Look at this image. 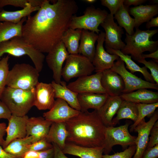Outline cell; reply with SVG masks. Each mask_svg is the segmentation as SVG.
Masks as SVG:
<instances>
[{
    "instance_id": "1",
    "label": "cell",
    "mask_w": 158,
    "mask_h": 158,
    "mask_svg": "<svg viewBox=\"0 0 158 158\" xmlns=\"http://www.w3.org/2000/svg\"><path fill=\"white\" fill-rule=\"evenodd\" d=\"M43 0L39 10L30 16L22 27V37L38 51L48 53L61 41L78 10L74 0Z\"/></svg>"
},
{
    "instance_id": "2",
    "label": "cell",
    "mask_w": 158,
    "mask_h": 158,
    "mask_svg": "<svg viewBox=\"0 0 158 158\" xmlns=\"http://www.w3.org/2000/svg\"><path fill=\"white\" fill-rule=\"evenodd\" d=\"M65 123L68 132L66 142L85 147H103L107 127L97 110L80 111Z\"/></svg>"
},
{
    "instance_id": "3",
    "label": "cell",
    "mask_w": 158,
    "mask_h": 158,
    "mask_svg": "<svg viewBox=\"0 0 158 158\" xmlns=\"http://www.w3.org/2000/svg\"><path fill=\"white\" fill-rule=\"evenodd\" d=\"M158 32V29L141 30L136 29L132 35L126 34V45L121 50L125 54L130 55L131 58L138 61L141 58L143 53L153 52L158 49V41L152 40V37Z\"/></svg>"
},
{
    "instance_id": "4",
    "label": "cell",
    "mask_w": 158,
    "mask_h": 158,
    "mask_svg": "<svg viewBox=\"0 0 158 158\" xmlns=\"http://www.w3.org/2000/svg\"><path fill=\"white\" fill-rule=\"evenodd\" d=\"M34 90H24L7 86L1 101L7 106L12 114L24 116L34 106Z\"/></svg>"
},
{
    "instance_id": "5",
    "label": "cell",
    "mask_w": 158,
    "mask_h": 158,
    "mask_svg": "<svg viewBox=\"0 0 158 158\" xmlns=\"http://www.w3.org/2000/svg\"><path fill=\"white\" fill-rule=\"evenodd\" d=\"M5 54L16 57L28 56L39 72L43 68L45 56L34 48L22 37H16L0 44V59Z\"/></svg>"
},
{
    "instance_id": "6",
    "label": "cell",
    "mask_w": 158,
    "mask_h": 158,
    "mask_svg": "<svg viewBox=\"0 0 158 158\" xmlns=\"http://www.w3.org/2000/svg\"><path fill=\"white\" fill-rule=\"evenodd\" d=\"M39 73L35 67L30 64H16L9 70L6 86L24 90H32L39 82Z\"/></svg>"
},
{
    "instance_id": "7",
    "label": "cell",
    "mask_w": 158,
    "mask_h": 158,
    "mask_svg": "<svg viewBox=\"0 0 158 158\" xmlns=\"http://www.w3.org/2000/svg\"><path fill=\"white\" fill-rule=\"evenodd\" d=\"M108 13L105 10L96 8L93 5L88 6L83 15L78 16L75 15L73 17L69 28L87 30L98 34L101 31L98 29L99 26Z\"/></svg>"
},
{
    "instance_id": "8",
    "label": "cell",
    "mask_w": 158,
    "mask_h": 158,
    "mask_svg": "<svg viewBox=\"0 0 158 158\" xmlns=\"http://www.w3.org/2000/svg\"><path fill=\"white\" fill-rule=\"evenodd\" d=\"M129 124L126 123L117 127H106L103 146L104 154H109L115 145H120L124 150L128 146L135 145L136 137L130 133L128 130Z\"/></svg>"
},
{
    "instance_id": "9",
    "label": "cell",
    "mask_w": 158,
    "mask_h": 158,
    "mask_svg": "<svg viewBox=\"0 0 158 158\" xmlns=\"http://www.w3.org/2000/svg\"><path fill=\"white\" fill-rule=\"evenodd\" d=\"M94 70L92 63L87 58L79 54H69L62 68L61 76L68 81L73 78L91 75Z\"/></svg>"
},
{
    "instance_id": "10",
    "label": "cell",
    "mask_w": 158,
    "mask_h": 158,
    "mask_svg": "<svg viewBox=\"0 0 158 158\" xmlns=\"http://www.w3.org/2000/svg\"><path fill=\"white\" fill-rule=\"evenodd\" d=\"M111 69L120 75L123 80L125 87L123 93H129L142 88L158 90V85L144 80L129 72L125 63L120 58L114 62Z\"/></svg>"
},
{
    "instance_id": "11",
    "label": "cell",
    "mask_w": 158,
    "mask_h": 158,
    "mask_svg": "<svg viewBox=\"0 0 158 158\" xmlns=\"http://www.w3.org/2000/svg\"><path fill=\"white\" fill-rule=\"evenodd\" d=\"M114 15L108 13L100 25L105 31L104 42L106 49L121 50L126 45L121 40L124 31L122 28L114 22Z\"/></svg>"
},
{
    "instance_id": "12",
    "label": "cell",
    "mask_w": 158,
    "mask_h": 158,
    "mask_svg": "<svg viewBox=\"0 0 158 158\" xmlns=\"http://www.w3.org/2000/svg\"><path fill=\"white\" fill-rule=\"evenodd\" d=\"M102 72L86 75L79 78L69 83L67 87L78 94L93 93H107L101 83Z\"/></svg>"
},
{
    "instance_id": "13",
    "label": "cell",
    "mask_w": 158,
    "mask_h": 158,
    "mask_svg": "<svg viewBox=\"0 0 158 158\" xmlns=\"http://www.w3.org/2000/svg\"><path fill=\"white\" fill-rule=\"evenodd\" d=\"M69 54L61 41L48 53L45 59L48 66L53 73L54 81L60 84L61 82L62 66Z\"/></svg>"
},
{
    "instance_id": "14",
    "label": "cell",
    "mask_w": 158,
    "mask_h": 158,
    "mask_svg": "<svg viewBox=\"0 0 158 158\" xmlns=\"http://www.w3.org/2000/svg\"><path fill=\"white\" fill-rule=\"evenodd\" d=\"M104 40L105 33L101 31L98 34L95 53L92 62L96 73L102 72L111 69L114 61L119 58L118 55L111 54L105 50L103 45Z\"/></svg>"
},
{
    "instance_id": "15",
    "label": "cell",
    "mask_w": 158,
    "mask_h": 158,
    "mask_svg": "<svg viewBox=\"0 0 158 158\" xmlns=\"http://www.w3.org/2000/svg\"><path fill=\"white\" fill-rule=\"evenodd\" d=\"M158 119V111H155L147 122L145 118L136 126L133 131L138 133L135 140L136 146L135 152L133 158H141L146 149L149 140L150 130Z\"/></svg>"
},
{
    "instance_id": "16",
    "label": "cell",
    "mask_w": 158,
    "mask_h": 158,
    "mask_svg": "<svg viewBox=\"0 0 158 158\" xmlns=\"http://www.w3.org/2000/svg\"><path fill=\"white\" fill-rule=\"evenodd\" d=\"M80 111L71 107L64 100L57 98L51 109L43 113V117L52 122H65Z\"/></svg>"
},
{
    "instance_id": "17",
    "label": "cell",
    "mask_w": 158,
    "mask_h": 158,
    "mask_svg": "<svg viewBox=\"0 0 158 158\" xmlns=\"http://www.w3.org/2000/svg\"><path fill=\"white\" fill-rule=\"evenodd\" d=\"M34 106L39 110H50L54 103L55 94L51 83L38 82L34 90Z\"/></svg>"
},
{
    "instance_id": "18",
    "label": "cell",
    "mask_w": 158,
    "mask_h": 158,
    "mask_svg": "<svg viewBox=\"0 0 158 158\" xmlns=\"http://www.w3.org/2000/svg\"><path fill=\"white\" fill-rule=\"evenodd\" d=\"M28 118L27 115L19 116L12 114L6 128L7 136L2 146L3 149L13 140L26 137V123Z\"/></svg>"
},
{
    "instance_id": "19",
    "label": "cell",
    "mask_w": 158,
    "mask_h": 158,
    "mask_svg": "<svg viewBox=\"0 0 158 158\" xmlns=\"http://www.w3.org/2000/svg\"><path fill=\"white\" fill-rule=\"evenodd\" d=\"M101 83L106 93L109 96H120L123 93L125 85L122 78L111 69L102 72Z\"/></svg>"
},
{
    "instance_id": "20",
    "label": "cell",
    "mask_w": 158,
    "mask_h": 158,
    "mask_svg": "<svg viewBox=\"0 0 158 158\" xmlns=\"http://www.w3.org/2000/svg\"><path fill=\"white\" fill-rule=\"evenodd\" d=\"M52 123L41 116L29 118L26 123V136H34L35 142L45 138Z\"/></svg>"
},
{
    "instance_id": "21",
    "label": "cell",
    "mask_w": 158,
    "mask_h": 158,
    "mask_svg": "<svg viewBox=\"0 0 158 158\" xmlns=\"http://www.w3.org/2000/svg\"><path fill=\"white\" fill-rule=\"evenodd\" d=\"M123 99L120 96H109L106 102L97 113L106 126H112L113 117L116 114Z\"/></svg>"
},
{
    "instance_id": "22",
    "label": "cell",
    "mask_w": 158,
    "mask_h": 158,
    "mask_svg": "<svg viewBox=\"0 0 158 158\" xmlns=\"http://www.w3.org/2000/svg\"><path fill=\"white\" fill-rule=\"evenodd\" d=\"M62 150L65 154L74 155L80 158H103L104 147H85L73 143L66 142Z\"/></svg>"
},
{
    "instance_id": "23",
    "label": "cell",
    "mask_w": 158,
    "mask_h": 158,
    "mask_svg": "<svg viewBox=\"0 0 158 158\" xmlns=\"http://www.w3.org/2000/svg\"><path fill=\"white\" fill-rule=\"evenodd\" d=\"M129 13L135 19V28H139L142 23L150 21L158 13V4L141 5L129 8Z\"/></svg>"
},
{
    "instance_id": "24",
    "label": "cell",
    "mask_w": 158,
    "mask_h": 158,
    "mask_svg": "<svg viewBox=\"0 0 158 158\" xmlns=\"http://www.w3.org/2000/svg\"><path fill=\"white\" fill-rule=\"evenodd\" d=\"M109 95L107 93H93L78 94V98L81 112L89 109L98 110L104 103Z\"/></svg>"
},
{
    "instance_id": "25",
    "label": "cell",
    "mask_w": 158,
    "mask_h": 158,
    "mask_svg": "<svg viewBox=\"0 0 158 158\" xmlns=\"http://www.w3.org/2000/svg\"><path fill=\"white\" fill-rule=\"evenodd\" d=\"M98 34L87 30H82L78 54L87 58L92 63L95 51V44Z\"/></svg>"
},
{
    "instance_id": "26",
    "label": "cell",
    "mask_w": 158,
    "mask_h": 158,
    "mask_svg": "<svg viewBox=\"0 0 158 158\" xmlns=\"http://www.w3.org/2000/svg\"><path fill=\"white\" fill-rule=\"evenodd\" d=\"M51 83L54 90L55 98L64 100L71 107L80 111L78 98V93L69 89L65 82L61 81L60 84H58L53 81Z\"/></svg>"
},
{
    "instance_id": "27",
    "label": "cell",
    "mask_w": 158,
    "mask_h": 158,
    "mask_svg": "<svg viewBox=\"0 0 158 158\" xmlns=\"http://www.w3.org/2000/svg\"><path fill=\"white\" fill-rule=\"evenodd\" d=\"M120 96L123 100L136 103L152 104L158 102V92L142 88L135 91L122 93Z\"/></svg>"
},
{
    "instance_id": "28",
    "label": "cell",
    "mask_w": 158,
    "mask_h": 158,
    "mask_svg": "<svg viewBox=\"0 0 158 158\" xmlns=\"http://www.w3.org/2000/svg\"><path fill=\"white\" fill-rule=\"evenodd\" d=\"M68 135L65 122H53L45 138L48 142L55 143L62 150L65 145Z\"/></svg>"
},
{
    "instance_id": "29",
    "label": "cell",
    "mask_w": 158,
    "mask_h": 158,
    "mask_svg": "<svg viewBox=\"0 0 158 158\" xmlns=\"http://www.w3.org/2000/svg\"><path fill=\"white\" fill-rule=\"evenodd\" d=\"M106 51L111 54L118 55L126 64V68L128 69L132 74H134L136 72H140L143 75L146 81L155 83L151 74L148 71L147 68L145 66L142 67L139 66L131 59L130 56L124 54L120 50L107 48Z\"/></svg>"
},
{
    "instance_id": "30",
    "label": "cell",
    "mask_w": 158,
    "mask_h": 158,
    "mask_svg": "<svg viewBox=\"0 0 158 158\" xmlns=\"http://www.w3.org/2000/svg\"><path fill=\"white\" fill-rule=\"evenodd\" d=\"M40 6H34L28 3L22 9L14 11H8L2 9L0 11V22H8L13 23L19 22L23 18L30 16L32 12L37 11Z\"/></svg>"
},
{
    "instance_id": "31",
    "label": "cell",
    "mask_w": 158,
    "mask_h": 158,
    "mask_svg": "<svg viewBox=\"0 0 158 158\" xmlns=\"http://www.w3.org/2000/svg\"><path fill=\"white\" fill-rule=\"evenodd\" d=\"M35 142L32 136L15 139L12 141L4 150L7 153L17 157L23 158L29 151V145Z\"/></svg>"
},
{
    "instance_id": "32",
    "label": "cell",
    "mask_w": 158,
    "mask_h": 158,
    "mask_svg": "<svg viewBox=\"0 0 158 158\" xmlns=\"http://www.w3.org/2000/svg\"><path fill=\"white\" fill-rule=\"evenodd\" d=\"M27 17L17 23L0 22V44L16 37H22V27Z\"/></svg>"
},
{
    "instance_id": "33",
    "label": "cell",
    "mask_w": 158,
    "mask_h": 158,
    "mask_svg": "<svg viewBox=\"0 0 158 158\" xmlns=\"http://www.w3.org/2000/svg\"><path fill=\"white\" fill-rule=\"evenodd\" d=\"M116 114V116L112 120V126L119 123L120 120L123 119H131L134 123L136 121L138 115L137 104L123 100Z\"/></svg>"
},
{
    "instance_id": "34",
    "label": "cell",
    "mask_w": 158,
    "mask_h": 158,
    "mask_svg": "<svg viewBox=\"0 0 158 158\" xmlns=\"http://www.w3.org/2000/svg\"><path fill=\"white\" fill-rule=\"evenodd\" d=\"M82 30L69 28L63 36L61 41L69 54H78V49Z\"/></svg>"
},
{
    "instance_id": "35",
    "label": "cell",
    "mask_w": 158,
    "mask_h": 158,
    "mask_svg": "<svg viewBox=\"0 0 158 158\" xmlns=\"http://www.w3.org/2000/svg\"><path fill=\"white\" fill-rule=\"evenodd\" d=\"M129 8L125 7L123 2L114 15V18L116 20L119 26L125 29L126 33L131 35L134 32L135 21L130 15Z\"/></svg>"
},
{
    "instance_id": "36",
    "label": "cell",
    "mask_w": 158,
    "mask_h": 158,
    "mask_svg": "<svg viewBox=\"0 0 158 158\" xmlns=\"http://www.w3.org/2000/svg\"><path fill=\"white\" fill-rule=\"evenodd\" d=\"M138 115L136 121L130 126V130L133 131L138 124L146 116L150 117L158 107V102L152 104H137Z\"/></svg>"
},
{
    "instance_id": "37",
    "label": "cell",
    "mask_w": 158,
    "mask_h": 158,
    "mask_svg": "<svg viewBox=\"0 0 158 158\" xmlns=\"http://www.w3.org/2000/svg\"><path fill=\"white\" fill-rule=\"evenodd\" d=\"M9 58V56H7L0 59V101L6 86L7 79L9 70L8 63Z\"/></svg>"
},
{
    "instance_id": "38",
    "label": "cell",
    "mask_w": 158,
    "mask_h": 158,
    "mask_svg": "<svg viewBox=\"0 0 158 158\" xmlns=\"http://www.w3.org/2000/svg\"><path fill=\"white\" fill-rule=\"evenodd\" d=\"M43 0H0V7L7 5L23 8L28 3H31L34 6H40Z\"/></svg>"
},
{
    "instance_id": "39",
    "label": "cell",
    "mask_w": 158,
    "mask_h": 158,
    "mask_svg": "<svg viewBox=\"0 0 158 158\" xmlns=\"http://www.w3.org/2000/svg\"><path fill=\"white\" fill-rule=\"evenodd\" d=\"M139 63L143 64L147 68L150 70V74L152 78L156 83L158 85V63L152 60L147 61L145 59L142 58L138 61Z\"/></svg>"
},
{
    "instance_id": "40",
    "label": "cell",
    "mask_w": 158,
    "mask_h": 158,
    "mask_svg": "<svg viewBox=\"0 0 158 158\" xmlns=\"http://www.w3.org/2000/svg\"><path fill=\"white\" fill-rule=\"evenodd\" d=\"M136 150L135 145L130 146L123 151L117 152L112 155H103V158H132Z\"/></svg>"
},
{
    "instance_id": "41",
    "label": "cell",
    "mask_w": 158,
    "mask_h": 158,
    "mask_svg": "<svg viewBox=\"0 0 158 158\" xmlns=\"http://www.w3.org/2000/svg\"><path fill=\"white\" fill-rule=\"evenodd\" d=\"M28 147L29 151L39 152L51 148L53 146L44 138L29 145Z\"/></svg>"
},
{
    "instance_id": "42",
    "label": "cell",
    "mask_w": 158,
    "mask_h": 158,
    "mask_svg": "<svg viewBox=\"0 0 158 158\" xmlns=\"http://www.w3.org/2000/svg\"><path fill=\"white\" fill-rule=\"evenodd\" d=\"M101 4L107 8L110 13L114 15L124 0H101Z\"/></svg>"
},
{
    "instance_id": "43",
    "label": "cell",
    "mask_w": 158,
    "mask_h": 158,
    "mask_svg": "<svg viewBox=\"0 0 158 158\" xmlns=\"http://www.w3.org/2000/svg\"><path fill=\"white\" fill-rule=\"evenodd\" d=\"M150 136L149 139L147 148L152 147L158 144V121L154 124L150 132Z\"/></svg>"
},
{
    "instance_id": "44",
    "label": "cell",
    "mask_w": 158,
    "mask_h": 158,
    "mask_svg": "<svg viewBox=\"0 0 158 158\" xmlns=\"http://www.w3.org/2000/svg\"><path fill=\"white\" fill-rule=\"evenodd\" d=\"M158 157V144L153 147L146 149L141 158H157Z\"/></svg>"
},
{
    "instance_id": "45",
    "label": "cell",
    "mask_w": 158,
    "mask_h": 158,
    "mask_svg": "<svg viewBox=\"0 0 158 158\" xmlns=\"http://www.w3.org/2000/svg\"><path fill=\"white\" fill-rule=\"evenodd\" d=\"M12 114L5 104L0 101V119L2 118L7 119L10 118Z\"/></svg>"
},
{
    "instance_id": "46",
    "label": "cell",
    "mask_w": 158,
    "mask_h": 158,
    "mask_svg": "<svg viewBox=\"0 0 158 158\" xmlns=\"http://www.w3.org/2000/svg\"><path fill=\"white\" fill-rule=\"evenodd\" d=\"M54 149V158H69L66 156L62 150L56 144L51 143Z\"/></svg>"
},
{
    "instance_id": "47",
    "label": "cell",
    "mask_w": 158,
    "mask_h": 158,
    "mask_svg": "<svg viewBox=\"0 0 158 158\" xmlns=\"http://www.w3.org/2000/svg\"><path fill=\"white\" fill-rule=\"evenodd\" d=\"M147 1L146 0H124L123 4L126 8H129L130 5H133L136 6L142 5Z\"/></svg>"
},
{
    "instance_id": "48",
    "label": "cell",
    "mask_w": 158,
    "mask_h": 158,
    "mask_svg": "<svg viewBox=\"0 0 158 158\" xmlns=\"http://www.w3.org/2000/svg\"><path fill=\"white\" fill-rule=\"evenodd\" d=\"M40 158H54V149L53 148L47 150L39 151Z\"/></svg>"
},
{
    "instance_id": "49",
    "label": "cell",
    "mask_w": 158,
    "mask_h": 158,
    "mask_svg": "<svg viewBox=\"0 0 158 158\" xmlns=\"http://www.w3.org/2000/svg\"><path fill=\"white\" fill-rule=\"evenodd\" d=\"M6 125L5 123H0V145L2 146L4 141V137L6 133Z\"/></svg>"
},
{
    "instance_id": "50",
    "label": "cell",
    "mask_w": 158,
    "mask_h": 158,
    "mask_svg": "<svg viewBox=\"0 0 158 158\" xmlns=\"http://www.w3.org/2000/svg\"><path fill=\"white\" fill-rule=\"evenodd\" d=\"M158 27V17L153 18L149 21L147 22L146 25V28L149 30L150 28L153 27Z\"/></svg>"
},
{
    "instance_id": "51",
    "label": "cell",
    "mask_w": 158,
    "mask_h": 158,
    "mask_svg": "<svg viewBox=\"0 0 158 158\" xmlns=\"http://www.w3.org/2000/svg\"><path fill=\"white\" fill-rule=\"evenodd\" d=\"M142 58L145 59L147 58H150L155 59V61L158 63V49L155 51L150 53L148 54H141Z\"/></svg>"
},
{
    "instance_id": "52",
    "label": "cell",
    "mask_w": 158,
    "mask_h": 158,
    "mask_svg": "<svg viewBox=\"0 0 158 158\" xmlns=\"http://www.w3.org/2000/svg\"><path fill=\"white\" fill-rule=\"evenodd\" d=\"M23 158H40L39 152L29 151L27 152Z\"/></svg>"
},
{
    "instance_id": "53",
    "label": "cell",
    "mask_w": 158,
    "mask_h": 158,
    "mask_svg": "<svg viewBox=\"0 0 158 158\" xmlns=\"http://www.w3.org/2000/svg\"><path fill=\"white\" fill-rule=\"evenodd\" d=\"M1 146L0 145V158H20L6 152Z\"/></svg>"
},
{
    "instance_id": "54",
    "label": "cell",
    "mask_w": 158,
    "mask_h": 158,
    "mask_svg": "<svg viewBox=\"0 0 158 158\" xmlns=\"http://www.w3.org/2000/svg\"><path fill=\"white\" fill-rule=\"evenodd\" d=\"M83 1L88 4H93L96 2V0H84Z\"/></svg>"
},
{
    "instance_id": "55",
    "label": "cell",
    "mask_w": 158,
    "mask_h": 158,
    "mask_svg": "<svg viewBox=\"0 0 158 158\" xmlns=\"http://www.w3.org/2000/svg\"><path fill=\"white\" fill-rule=\"evenodd\" d=\"M151 3L152 4H158V0H152L151 1Z\"/></svg>"
},
{
    "instance_id": "56",
    "label": "cell",
    "mask_w": 158,
    "mask_h": 158,
    "mask_svg": "<svg viewBox=\"0 0 158 158\" xmlns=\"http://www.w3.org/2000/svg\"><path fill=\"white\" fill-rule=\"evenodd\" d=\"M3 8L0 7V11L2 10Z\"/></svg>"
}]
</instances>
